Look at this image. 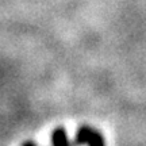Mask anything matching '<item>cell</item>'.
<instances>
[{
    "label": "cell",
    "instance_id": "6da1fadb",
    "mask_svg": "<svg viewBox=\"0 0 146 146\" xmlns=\"http://www.w3.org/2000/svg\"><path fill=\"white\" fill-rule=\"evenodd\" d=\"M76 146L81 145H88V146H106L104 138L99 131H95L92 127L89 126H81L77 130L74 142Z\"/></svg>",
    "mask_w": 146,
    "mask_h": 146
},
{
    "label": "cell",
    "instance_id": "7a4b0ae2",
    "mask_svg": "<svg viewBox=\"0 0 146 146\" xmlns=\"http://www.w3.org/2000/svg\"><path fill=\"white\" fill-rule=\"evenodd\" d=\"M52 146H72L64 127H57L52 133Z\"/></svg>",
    "mask_w": 146,
    "mask_h": 146
},
{
    "label": "cell",
    "instance_id": "3957f363",
    "mask_svg": "<svg viewBox=\"0 0 146 146\" xmlns=\"http://www.w3.org/2000/svg\"><path fill=\"white\" fill-rule=\"evenodd\" d=\"M22 146H36V145L34 143V142H31V141H26Z\"/></svg>",
    "mask_w": 146,
    "mask_h": 146
}]
</instances>
